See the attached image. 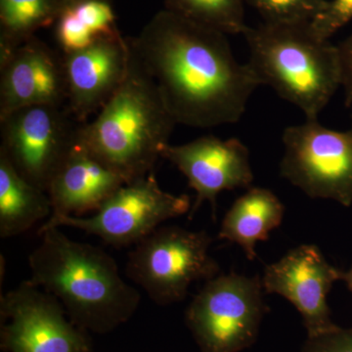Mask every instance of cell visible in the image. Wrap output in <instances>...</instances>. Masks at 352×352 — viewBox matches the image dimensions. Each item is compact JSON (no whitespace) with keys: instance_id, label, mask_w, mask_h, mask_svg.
Listing matches in <instances>:
<instances>
[{"instance_id":"1","label":"cell","mask_w":352,"mask_h":352,"mask_svg":"<svg viewBox=\"0 0 352 352\" xmlns=\"http://www.w3.org/2000/svg\"><path fill=\"white\" fill-rule=\"evenodd\" d=\"M126 39L177 124H236L263 85L249 63L237 61L226 34L166 9Z\"/></svg>"},{"instance_id":"2","label":"cell","mask_w":352,"mask_h":352,"mask_svg":"<svg viewBox=\"0 0 352 352\" xmlns=\"http://www.w3.org/2000/svg\"><path fill=\"white\" fill-rule=\"evenodd\" d=\"M38 235L29 256L30 280L54 296L78 328L107 333L138 310L140 293L122 279L110 254L69 239L59 227Z\"/></svg>"},{"instance_id":"3","label":"cell","mask_w":352,"mask_h":352,"mask_svg":"<svg viewBox=\"0 0 352 352\" xmlns=\"http://www.w3.org/2000/svg\"><path fill=\"white\" fill-rule=\"evenodd\" d=\"M176 124L129 48L124 82L96 118L80 126L78 141L126 183L131 182L154 171Z\"/></svg>"},{"instance_id":"4","label":"cell","mask_w":352,"mask_h":352,"mask_svg":"<svg viewBox=\"0 0 352 352\" xmlns=\"http://www.w3.org/2000/svg\"><path fill=\"white\" fill-rule=\"evenodd\" d=\"M243 36L248 63L261 85L300 109L305 119H318L340 87L337 45L322 38L311 22H263L248 25Z\"/></svg>"},{"instance_id":"5","label":"cell","mask_w":352,"mask_h":352,"mask_svg":"<svg viewBox=\"0 0 352 352\" xmlns=\"http://www.w3.org/2000/svg\"><path fill=\"white\" fill-rule=\"evenodd\" d=\"M212 241L206 231L160 226L129 252L127 277L157 305L182 302L194 282L219 275V264L210 254Z\"/></svg>"},{"instance_id":"6","label":"cell","mask_w":352,"mask_h":352,"mask_svg":"<svg viewBox=\"0 0 352 352\" xmlns=\"http://www.w3.org/2000/svg\"><path fill=\"white\" fill-rule=\"evenodd\" d=\"M268 310L261 278L230 272L206 282L185 322L201 352H240L256 342Z\"/></svg>"},{"instance_id":"7","label":"cell","mask_w":352,"mask_h":352,"mask_svg":"<svg viewBox=\"0 0 352 352\" xmlns=\"http://www.w3.org/2000/svg\"><path fill=\"white\" fill-rule=\"evenodd\" d=\"M187 195H175L160 187L154 171L124 183L90 217L50 215L38 231L67 226L100 238L115 247L136 245L163 222L191 210Z\"/></svg>"},{"instance_id":"8","label":"cell","mask_w":352,"mask_h":352,"mask_svg":"<svg viewBox=\"0 0 352 352\" xmlns=\"http://www.w3.org/2000/svg\"><path fill=\"white\" fill-rule=\"evenodd\" d=\"M280 175L312 199L352 205V126L346 131L322 126L318 119L287 127Z\"/></svg>"},{"instance_id":"9","label":"cell","mask_w":352,"mask_h":352,"mask_svg":"<svg viewBox=\"0 0 352 352\" xmlns=\"http://www.w3.org/2000/svg\"><path fill=\"white\" fill-rule=\"evenodd\" d=\"M82 124L66 105L19 109L0 119V154L25 179L47 192L53 176L76 145Z\"/></svg>"},{"instance_id":"10","label":"cell","mask_w":352,"mask_h":352,"mask_svg":"<svg viewBox=\"0 0 352 352\" xmlns=\"http://www.w3.org/2000/svg\"><path fill=\"white\" fill-rule=\"evenodd\" d=\"M0 317L4 352H90L85 331L30 279L1 296Z\"/></svg>"},{"instance_id":"11","label":"cell","mask_w":352,"mask_h":352,"mask_svg":"<svg viewBox=\"0 0 352 352\" xmlns=\"http://www.w3.org/2000/svg\"><path fill=\"white\" fill-rule=\"evenodd\" d=\"M342 273L317 245H300L266 266L261 283L264 293L282 296L298 309L308 338H314L338 328L331 319L327 296Z\"/></svg>"},{"instance_id":"12","label":"cell","mask_w":352,"mask_h":352,"mask_svg":"<svg viewBox=\"0 0 352 352\" xmlns=\"http://www.w3.org/2000/svg\"><path fill=\"white\" fill-rule=\"evenodd\" d=\"M161 157L170 162L195 190L196 200L189 212L192 219L204 201H210L217 219V199L226 190L251 188L254 182L250 151L237 138L226 140L201 136L182 145L164 146Z\"/></svg>"},{"instance_id":"13","label":"cell","mask_w":352,"mask_h":352,"mask_svg":"<svg viewBox=\"0 0 352 352\" xmlns=\"http://www.w3.org/2000/svg\"><path fill=\"white\" fill-rule=\"evenodd\" d=\"M67 102L80 124L98 113L124 82L129 46L122 34L98 39L89 47L63 54Z\"/></svg>"},{"instance_id":"14","label":"cell","mask_w":352,"mask_h":352,"mask_svg":"<svg viewBox=\"0 0 352 352\" xmlns=\"http://www.w3.org/2000/svg\"><path fill=\"white\" fill-rule=\"evenodd\" d=\"M66 102L63 55L36 36L0 60V119L30 106H65Z\"/></svg>"},{"instance_id":"15","label":"cell","mask_w":352,"mask_h":352,"mask_svg":"<svg viewBox=\"0 0 352 352\" xmlns=\"http://www.w3.org/2000/svg\"><path fill=\"white\" fill-rule=\"evenodd\" d=\"M124 183L122 176L76 141L48 187L51 215L78 217L97 212Z\"/></svg>"},{"instance_id":"16","label":"cell","mask_w":352,"mask_h":352,"mask_svg":"<svg viewBox=\"0 0 352 352\" xmlns=\"http://www.w3.org/2000/svg\"><path fill=\"white\" fill-rule=\"evenodd\" d=\"M284 214L283 203L272 191L251 187L226 212L219 239L240 245L247 258L254 261L256 244L268 240L271 231L281 226Z\"/></svg>"},{"instance_id":"17","label":"cell","mask_w":352,"mask_h":352,"mask_svg":"<svg viewBox=\"0 0 352 352\" xmlns=\"http://www.w3.org/2000/svg\"><path fill=\"white\" fill-rule=\"evenodd\" d=\"M51 214L47 192L25 179L0 154V237L6 239L27 232Z\"/></svg>"},{"instance_id":"18","label":"cell","mask_w":352,"mask_h":352,"mask_svg":"<svg viewBox=\"0 0 352 352\" xmlns=\"http://www.w3.org/2000/svg\"><path fill=\"white\" fill-rule=\"evenodd\" d=\"M55 34L63 54H69L120 32L110 1L87 0L65 9L57 20Z\"/></svg>"},{"instance_id":"19","label":"cell","mask_w":352,"mask_h":352,"mask_svg":"<svg viewBox=\"0 0 352 352\" xmlns=\"http://www.w3.org/2000/svg\"><path fill=\"white\" fill-rule=\"evenodd\" d=\"M64 10L59 0H0V60L38 30L56 24Z\"/></svg>"},{"instance_id":"20","label":"cell","mask_w":352,"mask_h":352,"mask_svg":"<svg viewBox=\"0 0 352 352\" xmlns=\"http://www.w3.org/2000/svg\"><path fill=\"white\" fill-rule=\"evenodd\" d=\"M245 0H164V9L226 34H243Z\"/></svg>"},{"instance_id":"21","label":"cell","mask_w":352,"mask_h":352,"mask_svg":"<svg viewBox=\"0 0 352 352\" xmlns=\"http://www.w3.org/2000/svg\"><path fill=\"white\" fill-rule=\"evenodd\" d=\"M328 0H245L265 23L312 22L328 6Z\"/></svg>"},{"instance_id":"22","label":"cell","mask_w":352,"mask_h":352,"mask_svg":"<svg viewBox=\"0 0 352 352\" xmlns=\"http://www.w3.org/2000/svg\"><path fill=\"white\" fill-rule=\"evenodd\" d=\"M352 20V0L329 1L325 10L312 21L314 31L324 39H330L340 28Z\"/></svg>"},{"instance_id":"23","label":"cell","mask_w":352,"mask_h":352,"mask_svg":"<svg viewBox=\"0 0 352 352\" xmlns=\"http://www.w3.org/2000/svg\"><path fill=\"white\" fill-rule=\"evenodd\" d=\"M302 352H352V329L338 327L323 335L307 338Z\"/></svg>"},{"instance_id":"24","label":"cell","mask_w":352,"mask_h":352,"mask_svg":"<svg viewBox=\"0 0 352 352\" xmlns=\"http://www.w3.org/2000/svg\"><path fill=\"white\" fill-rule=\"evenodd\" d=\"M340 69V87L344 92V104L352 109V34L337 45Z\"/></svg>"},{"instance_id":"25","label":"cell","mask_w":352,"mask_h":352,"mask_svg":"<svg viewBox=\"0 0 352 352\" xmlns=\"http://www.w3.org/2000/svg\"><path fill=\"white\" fill-rule=\"evenodd\" d=\"M342 280L346 282L347 289L352 293V267L347 272L342 273Z\"/></svg>"},{"instance_id":"26","label":"cell","mask_w":352,"mask_h":352,"mask_svg":"<svg viewBox=\"0 0 352 352\" xmlns=\"http://www.w3.org/2000/svg\"><path fill=\"white\" fill-rule=\"evenodd\" d=\"M61 2L62 6H64V8H68L69 6H75V4L80 3V2L87 1V0H59ZM105 1H110L111 0H105Z\"/></svg>"}]
</instances>
